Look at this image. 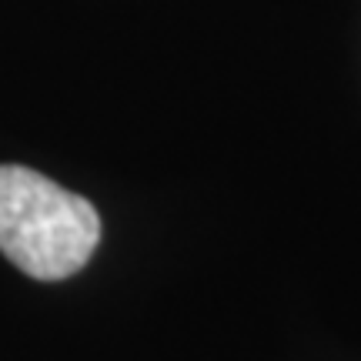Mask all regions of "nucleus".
<instances>
[{"label": "nucleus", "instance_id": "nucleus-1", "mask_svg": "<svg viewBox=\"0 0 361 361\" xmlns=\"http://www.w3.org/2000/svg\"><path fill=\"white\" fill-rule=\"evenodd\" d=\"M101 218L87 197L20 164H0V251L37 281H61L87 264Z\"/></svg>", "mask_w": 361, "mask_h": 361}]
</instances>
